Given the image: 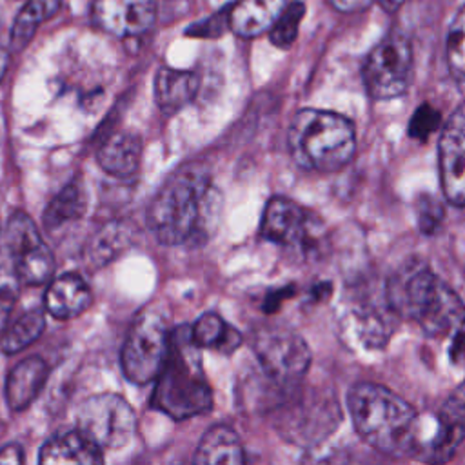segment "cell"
Returning a JSON list of instances; mask_svg holds the SVG:
<instances>
[{
	"instance_id": "1",
	"label": "cell",
	"mask_w": 465,
	"mask_h": 465,
	"mask_svg": "<svg viewBox=\"0 0 465 465\" xmlns=\"http://www.w3.org/2000/svg\"><path fill=\"white\" fill-rule=\"evenodd\" d=\"M222 194L207 171L187 165L160 187L147 209V227L163 245L200 247L218 227Z\"/></svg>"
},
{
	"instance_id": "2",
	"label": "cell",
	"mask_w": 465,
	"mask_h": 465,
	"mask_svg": "<svg viewBox=\"0 0 465 465\" xmlns=\"http://www.w3.org/2000/svg\"><path fill=\"white\" fill-rule=\"evenodd\" d=\"M385 292L392 309L412 318L429 336H445L465 327V303L421 262L401 267Z\"/></svg>"
},
{
	"instance_id": "3",
	"label": "cell",
	"mask_w": 465,
	"mask_h": 465,
	"mask_svg": "<svg viewBox=\"0 0 465 465\" xmlns=\"http://www.w3.org/2000/svg\"><path fill=\"white\" fill-rule=\"evenodd\" d=\"M349 412L360 438L372 449L403 456L416 441V411L391 389L360 381L347 396Z\"/></svg>"
},
{
	"instance_id": "4",
	"label": "cell",
	"mask_w": 465,
	"mask_h": 465,
	"mask_svg": "<svg viewBox=\"0 0 465 465\" xmlns=\"http://www.w3.org/2000/svg\"><path fill=\"white\" fill-rule=\"evenodd\" d=\"M151 403L174 420L211 411L213 392L202 365V347L193 340L191 325L171 331L167 358L156 378Z\"/></svg>"
},
{
	"instance_id": "5",
	"label": "cell",
	"mask_w": 465,
	"mask_h": 465,
	"mask_svg": "<svg viewBox=\"0 0 465 465\" xmlns=\"http://www.w3.org/2000/svg\"><path fill=\"white\" fill-rule=\"evenodd\" d=\"M289 151L292 160L318 173H336L354 156V125L341 114L322 109H302L289 127Z\"/></svg>"
},
{
	"instance_id": "6",
	"label": "cell",
	"mask_w": 465,
	"mask_h": 465,
	"mask_svg": "<svg viewBox=\"0 0 465 465\" xmlns=\"http://www.w3.org/2000/svg\"><path fill=\"white\" fill-rule=\"evenodd\" d=\"M171 331L167 320L156 309L142 311L122 347V371L133 383L156 380L169 351Z\"/></svg>"
},
{
	"instance_id": "7",
	"label": "cell",
	"mask_w": 465,
	"mask_h": 465,
	"mask_svg": "<svg viewBox=\"0 0 465 465\" xmlns=\"http://www.w3.org/2000/svg\"><path fill=\"white\" fill-rule=\"evenodd\" d=\"M254 354L263 372L282 387L296 385L311 365L307 341L285 325H265L254 334Z\"/></svg>"
},
{
	"instance_id": "8",
	"label": "cell",
	"mask_w": 465,
	"mask_h": 465,
	"mask_svg": "<svg viewBox=\"0 0 465 465\" xmlns=\"http://www.w3.org/2000/svg\"><path fill=\"white\" fill-rule=\"evenodd\" d=\"M412 49L403 35L391 33L367 54L361 76L365 89L374 100L401 96L411 82Z\"/></svg>"
},
{
	"instance_id": "9",
	"label": "cell",
	"mask_w": 465,
	"mask_h": 465,
	"mask_svg": "<svg viewBox=\"0 0 465 465\" xmlns=\"http://www.w3.org/2000/svg\"><path fill=\"white\" fill-rule=\"evenodd\" d=\"M78 430L104 449L127 445L136 432V416L118 394L104 392L82 401L76 412Z\"/></svg>"
},
{
	"instance_id": "10",
	"label": "cell",
	"mask_w": 465,
	"mask_h": 465,
	"mask_svg": "<svg viewBox=\"0 0 465 465\" xmlns=\"http://www.w3.org/2000/svg\"><path fill=\"white\" fill-rule=\"evenodd\" d=\"M4 247L11 252L22 283L40 285L53 276L54 258L27 214L15 213L9 218L4 234Z\"/></svg>"
},
{
	"instance_id": "11",
	"label": "cell",
	"mask_w": 465,
	"mask_h": 465,
	"mask_svg": "<svg viewBox=\"0 0 465 465\" xmlns=\"http://www.w3.org/2000/svg\"><path fill=\"white\" fill-rule=\"evenodd\" d=\"M440 178L447 200L465 205V104L460 105L441 129Z\"/></svg>"
},
{
	"instance_id": "12",
	"label": "cell",
	"mask_w": 465,
	"mask_h": 465,
	"mask_svg": "<svg viewBox=\"0 0 465 465\" xmlns=\"http://www.w3.org/2000/svg\"><path fill=\"white\" fill-rule=\"evenodd\" d=\"M260 232L265 240L289 249L305 251L312 245V227L305 209L283 196L267 202Z\"/></svg>"
},
{
	"instance_id": "13",
	"label": "cell",
	"mask_w": 465,
	"mask_h": 465,
	"mask_svg": "<svg viewBox=\"0 0 465 465\" xmlns=\"http://www.w3.org/2000/svg\"><path fill=\"white\" fill-rule=\"evenodd\" d=\"M156 16L154 0H96L94 22L116 36H136L151 29Z\"/></svg>"
},
{
	"instance_id": "14",
	"label": "cell",
	"mask_w": 465,
	"mask_h": 465,
	"mask_svg": "<svg viewBox=\"0 0 465 465\" xmlns=\"http://www.w3.org/2000/svg\"><path fill=\"white\" fill-rule=\"evenodd\" d=\"M465 440V381L445 400L438 414V430L429 447V461H449Z\"/></svg>"
},
{
	"instance_id": "15",
	"label": "cell",
	"mask_w": 465,
	"mask_h": 465,
	"mask_svg": "<svg viewBox=\"0 0 465 465\" xmlns=\"http://www.w3.org/2000/svg\"><path fill=\"white\" fill-rule=\"evenodd\" d=\"M338 425L336 401L309 403L307 400L291 405V409L282 416V432L296 443H311L323 438Z\"/></svg>"
},
{
	"instance_id": "16",
	"label": "cell",
	"mask_w": 465,
	"mask_h": 465,
	"mask_svg": "<svg viewBox=\"0 0 465 465\" xmlns=\"http://www.w3.org/2000/svg\"><path fill=\"white\" fill-rule=\"evenodd\" d=\"M102 461V449L78 429L47 440L40 449V463L44 465H93Z\"/></svg>"
},
{
	"instance_id": "17",
	"label": "cell",
	"mask_w": 465,
	"mask_h": 465,
	"mask_svg": "<svg viewBox=\"0 0 465 465\" xmlns=\"http://www.w3.org/2000/svg\"><path fill=\"white\" fill-rule=\"evenodd\" d=\"M44 303L51 316L71 320L80 316L91 305V291L78 274H62L47 287Z\"/></svg>"
},
{
	"instance_id": "18",
	"label": "cell",
	"mask_w": 465,
	"mask_h": 465,
	"mask_svg": "<svg viewBox=\"0 0 465 465\" xmlns=\"http://www.w3.org/2000/svg\"><path fill=\"white\" fill-rule=\"evenodd\" d=\"M291 0H238L229 11V27L243 36H258L272 27Z\"/></svg>"
},
{
	"instance_id": "19",
	"label": "cell",
	"mask_w": 465,
	"mask_h": 465,
	"mask_svg": "<svg viewBox=\"0 0 465 465\" xmlns=\"http://www.w3.org/2000/svg\"><path fill=\"white\" fill-rule=\"evenodd\" d=\"M47 363L38 356H29L16 363L5 380V401L13 411L25 409L42 391L47 378Z\"/></svg>"
},
{
	"instance_id": "20",
	"label": "cell",
	"mask_w": 465,
	"mask_h": 465,
	"mask_svg": "<svg viewBox=\"0 0 465 465\" xmlns=\"http://www.w3.org/2000/svg\"><path fill=\"white\" fill-rule=\"evenodd\" d=\"M142 142L134 133L116 131L98 147L100 167L113 176H129L138 169Z\"/></svg>"
},
{
	"instance_id": "21",
	"label": "cell",
	"mask_w": 465,
	"mask_h": 465,
	"mask_svg": "<svg viewBox=\"0 0 465 465\" xmlns=\"http://www.w3.org/2000/svg\"><path fill=\"white\" fill-rule=\"evenodd\" d=\"M198 91V76L191 71L162 67L154 80V98L163 114H174L185 107Z\"/></svg>"
},
{
	"instance_id": "22",
	"label": "cell",
	"mask_w": 465,
	"mask_h": 465,
	"mask_svg": "<svg viewBox=\"0 0 465 465\" xmlns=\"http://www.w3.org/2000/svg\"><path fill=\"white\" fill-rule=\"evenodd\" d=\"M243 460L245 456H243L242 443L236 432L227 425L211 427L200 440L194 452V463L238 465V463H243Z\"/></svg>"
},
{
	"instance_id": "23",
	"label": "cell",
	"mask_w": 465,
	"mask_h": 465,
	"mask_svg": "<svg viewBox=\"0 0 465 465\" xmlns=\"http://www.w3.org/2000/svg\"><path fill=\"white\" fill-rule=\"evenodd\" d=\"M191 334L202 349H213L222 354L234 352L242 343V334L214 312L202 314L191 325Z\"/></svg>"
},
{
	"instance_id": "24",
	"label": "cell",
	"mask_w": 465,
	"mask_h": 465,
	"mask_svg": "<svg viewBox=\"0 0 465 465\" xmlns=\"http://www.w3.org/2000/svg\"><path fill=\"white\" fill-rule=\"evenodd\" d=\"M87 211V194L82 182L74 180L67 183L45 207L44 225L47 231H56L58 227L80 220Z\"/></svg>"
},
{
	"instance_id": "25",
	"label": "cell",
	"mask_w": 465,
	"mask_h": 465,
	"mask_svg": "<svg viewBox=\"0 0 465 465\" xmlns=\"http://www.w3.org/2000/svg\"><path fill=\"white\" fill-rule=\"evenodd\" d=\"M133 231L127 223L109 222L100 227L87 243V260L94 267H102L124 252L131 243Z\"/></svg>"
},
{
	"instance_id": "26",
	"label": "cell",
	"mask_w": 465,
	"mask_h": 465,
	"mask_svg": "<svg viewBox=\"0 0 465 465\" xmlns=\"http://www.w3.org/2000/svg\"><path fill=\"white\" fill-rule=\"evenodd\" d=\"M45 320L40 311H27L15 322L7 323L0 332V347L7 354H15L31 345L44 331Z\"/></svg>"
},
{
	"instance_id": "27",
	"label": "cell",
	"mask_w": 465,
	"mask_h": 465,
	"mask_svg": "<svg viewBox=\"0 0 465 465\" xmlns=\"http://www.w3.org/2000/svg\"><path fill=\"white\" fill-rule=\"evenodd\" d=\"M60 7V0H29L24 9L18 13L13 31H11V45L13 49H22L35 35L36 27L53 16Z\"/></svg>"
},
{
	"instance_id": "28",
	"label": "cell",
	"mask_w": 465,
	"mask_h": 465,
	"mask_svg": "<svg viewBox=\"0 0 465 465\" xmlns=\"http://www.w3.org/2000/svg\"><path fill=\"white\" fill-rule=\"evenodd\" d=\"M20 274L11 252L2 245L0 247V332L7 325V318L13 311V305L20 291Z\"/></svg>"
},
{
	"instance_id": "29",
	"label": "cell",
	"mask_w": 465,
	"mask_h": 465,
	"mask_svg": "<svg viewBox=\"0 0 465 465\" xmlns=\"http://www.w3.org/2000/svg\"><path fill=\"white\" fill-rule=\"evenodd\" d=\"M303 15H305V5L302 2H289V5L283 9V13L269 29L271 42L282 49L291 47L298 36V29Z\"/></svg>"
},
{
	"instance_id": "30",
	"label": "cell",
	"mask_w": 465,
	"mask_h": 465,
	"mask_svg": "<svg viewBox=\"0 0 465 465\" xmlns=\"http://www.w3.org/2000/svg\"><path fill=\"white\" fill-rule=\"evenodd\" d=\"M447 62L458 78H465V5L458 11L449 29Z\"/></svg>"
},
{
	"instance_id": "31",
	"label": "cell",
	"mask_w": 465,
	"mask_h": 465,
	"mask_svg": "<svg viewBox=\"0 0 465 465\" xmlns=\"http://www.w3.org/2000/svg\"><path fill=\"white\" fill-rule=\"evenodd\" d=\"M416 222L423 234H434L443 222L441 203L430 194H421L416 202Z\"/></svg>"
},
{
	"instance_id": "32",
	"label": "cell",
	"mask_w": 465,
	"mask_h": 465,
	"mask_svg": "<svg viewBox=\"0 0 465 465\" xmlns=\"http://www.w3.org/2000/svg\"><path fill=\"white\" fill-rule=\"evenodd\" d=\"M438 125H440V111L429 104H421L414 111L409 122V136L423 142L438 129Z\"/></svg>"
},
{
	"instance_id": "33",
	"label": "cell",
	"mask_w": 465,
	"mask_h": 465,
	"mask_svg": "<svg viewBox=\"0 0 465 465\" xmlns=\"http://www.w3.org/2000/svg\"><path fill=\"white\" fill-rule=\"evenodd\" d=\"M229 9H220L213 16H207L200 22H194L185 29V35L189 36H198V38H218L225 27L229 25Z\"/></svg>"
},
{
	"instance_id": "34",
	"label": "cell",
	"mask_w": 465,
	"mask_h": 465,
	"mask_svg": "<svg viewBox=\"0 0 465 465\" xmlns=\"http://www.w3.org/2000/svg\"><path fill=\"white\" fill-rule=\"evenodd\" d=\"M374 0H329V4L340 13H360L367 9Z\"/></svg>"
},
{
	"instance_id": "35",
	"label": "cell",
	"mask_w": 465,
	"mask_h": 465,
	"mask_svg": "<svg viewBox=\"0 0 465 465\" xmlns=\"http://www.w3.org/2000/svg\"><path fill=\"white\" fill-rule=\"evenodd\" d=\"M22 461H24V452L20 445L11 443L0 449V463H22Z\"/></svg>"
},
{
	"instance_id": "36",
	"label": "cell",
	"mask_w": 465,
	"mask_h": 465,
	"mask_svg": "<svg viewBox=\"0 0 465 465\" xmlns=\"http://www.w3.org/2000/svg\"><path fill=\"white\" fill-rule=\"evenodd\" d=\"M7 64H9V53H7V47L0 42V80L4 78Z\"/></svg>"
},
{
	"instance_id": "37",
	"label": "cell",
	"mask_w": 465,
	"mask_h": 465,
	"mask_svg": "<svg viewBox=\"0 0 465 465\" xmlns=\"http://www.w3.org/2000/svg\"><path fill=\"white\" fill-rule=\"evenodd\" d=\"M403 2H405V0H378V4H380L385 11H389V13L396 11Z\"/></svg>"
}]
</instances>
